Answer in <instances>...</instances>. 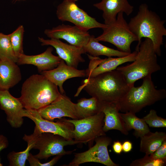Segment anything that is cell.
Here are the masks:
<instances>
[{"label": "cell", "mask_w": 166, "mask_h": 166, "mask_svg": "<svg viewBox=\"0 0 166 166\" xmlns=\"http://www.w3.org/2000/svg\"><path fill=\"white\" fill-rule=\"evenodd\" d=\"M22 116L31 120L41 133L48 132L62 136L68 140L73 139V124L68 119L62 118L56 121H50L42 118L37 110L24 109Z\"/></svg>", "instance_id": "11"}, {"label": "cell", "mask_w": 166, "mask_h": 166, "mask_svg": "<svg viewBox=\"0 0 166 166\" xmlns=\"http://www.w3.org/2000/svg\"><path fill=\"white\" fill-rule=\"evenodd\" d=\"M148 126L153 128H166V119L158 116L156 111L153 109L143 118Z\"/></svg>", "instance_id": "30"}, {"label": "cell", "mask_w": 166, "mask_h": 166, "mask_svg": "<svg viewBox=\"0 0 166 166\" xmlns=\"http://www.w3.org/2000/svg\"><path fill=\"white\" fill-rule=\"evenodd\" d=\"M166 159H155L150 155L145 154L143 158L133 161L130 166H164L166 165Z\"/></svg>", "instance_id": "29"}, {"label": "cell", "mask_w": 166, "mask_h": 166, "mask_svg": "<svg viewBox=\"0 0 166 166\" xmlns=\"http://www.w3.org/2000/svg\"><path fill=\"white\" fill-rule=\"evenodd\" d=\"M105 115L99 112L94 116L79 119H68L74 126L73 139L79 143H88L91 147L95 139L106 135L103 131Z\"/></svg>", "instance_id": "7"}, {"label": "cell", "mask_w": 166, "mask_h": 166, "mask_svg": "<svg viewBox=\"0 0 166 166\" xmlns=\"http://www.w3.org/2000/svg\"><path fill=\"white\" fill-rule=\"evenodd\" d=\"M75 107L78 119L94 116L99 112L98 100L94 97L81 98L75 103Z\"/></svg>", "instance_id": "26"}, {"label": "cell", "mask_w": 166, "mask_h": 166, "mask_svg": "<svg viewBox=\"0 0 166 166\" xmlns=\"http://www.w3.org/2000/svg\"><path fill=\"white\" fill-rule=\"evenodd\" d=\"M78 144V143L73 139L68 140L51 133L42 132L38 137L33 148L39 150V152L34 156L41 160L47 159L52 156L69 154L73 151H66L64 147Z\"/></svg>", "instance_id": "9"}, {"label": "cell", "mask_w": 166, "mask_h": 166, "mask_svg": "<svg viewBox=\"0 0 166 166\" xmlns=\"http://www.w3.org/2000/svg\"><path fill=\"white\" fill-rule=\"evenodd\" d=\"M16 63L0 60V90H9L22 79L20 69Z\"/></svg>", "instance_id": "21"}, {"label": "cell", "mask_w": 166, "mask_h": 166, "mask_svg": "<svg viewBox=\"0 0 166 166\" xmlns=\"http://www.w3.org/2000/svg\"><path fill=\"white\" fill-rule=\"evenodd\" d=\"M142 79L140 86L130 87L126 93L117 102L120 111L136 113L144 108L153 105L166 97L165 89H156L151 76Z\"/></svg>", "instance_id": "5"}, {"label": "cell", "mask_w": 166, "mask_h": 166, "mask_svg": "<svg viewBox=\"0 0 166 166\" xmlns=\"http://www.w3.org/2000/svg\"><path fill=\"white\" fill-rule=\"evenodd\" d=\"M75 0V1L76 2V1H77L78 0Z\"/></svg>", "instance_id": "35"}, {"label": "cell", "mask_w": 166, "mask_h": 166, "mask_svg": "<svg viewBox=\"0 0 166 166\" xmlns=\"http://www.w3.org/2000/svg\"><path fill=\"white\" fill-rule=\"evenodd\" d=\"M128 131L134 130V135L136 138L142 136L150 132V129L144 119L137 117L136 113L131 112L120 113Z\"/></svg>", "instance_id": "24"}, {"label": "cell", "mask_w": 166, "mask_h": 166, "mask_svg": "<svg viewBox=\"0 0 166 166\" xmlns=\"http://www.w3.org/2000/svg\"><path fill=\"white\" fill-rule=\"evenodd\" d=\"M41 73L50 81L58 86L61 94L65 93L63 87L65 81L70 78L84 77L86 75L85 70H79L69 66L61 59L56 68L42 71Z\"/></svg>", "instance_id": "17"}, {"label": "cell", "mask_w": 166, "mask_h": 166, "mask_svg": "<svg viewBox=\"0 0 166 166\" xmlns=\"http://www.w3.org/2000/svg\"><path fill=\"white\" fill-rule=\"evenodd\" d=\"M0 107L6 115V120L13 128H20L23 123L25 109L18 98L13 97L8 90H0Z\"/></svg>", "instance_id": "16"}, {"label": "cell", "mask_w": 166, "mask_h": 166, "mask_svg": "<svg viewBox=\"0 0 166 166\" xmlns=\"http://www.w3.org/2000/svg\"><path fill=\"white\" fill-rule=\"evenodd\" d=\"M58 86L42 74H33L22 84L18 98L24 109L38 110L54 101L61 95Z\"/></svg>", "instance_id": "3"}, {"label": "cell", "mask_w": 166, "mask_h": 166, "mask_svg": "<svg viewBox=\"0 0 166 166\" xmlns=\"http://www.w3.org/2000/svg\"><path fill=\"white\" fill-rule=\"evenodd\" d=\"M98 107L99 112H102L105 115L103 130L105 132L114 129L119 131L125 135L128 134L119 112L117 103L98 101Z\"/></svg>", "instance_id": "18"}, {"label": "cell", "mask_w": 166, "mask_h": 166, "mask_svg": "<svg viewBox=\"0 0 166 166\" xmlns=\"http://www.w3.org/2000/svg\"><path fill=\"white\" fill-rule=\"evenodd\" d=\"M166 140V133L163 132L150 131L140 138V151L145 154L153 153Z\"/></svg>", "instance_id": "25"}, {"label": "cell", "mask_w": 166, "mask_h": 166, "mask_svg": "<svg viewBox=\"0 0 166 166\" xmlns=\"http://www.w3.org/2000/svg\"><path fill=\"white\" fill-rule=\"evenodd\" d=\"M9 141L7 138L2 134H0V152L3 149L7 148L9 146ZM0 158V166H2Z\"/></svg>", "instance_id": "32"}, {"label": "cell", "mask_w": 166, "mask_h": 166, "mask_svg": "<svg viewBox=\"0 0 166 166\" xmlns=\"http://www.w3.org/2000/svg\"><path fill=\"white\" fill-rule=\"evenodd\" d=\"M44 34L50 38L63 39L70 45L80 47L87 44L91 36L88 31L75 25L63 24L46 29Z\"/></svg>", "instance_id": "12"}, {"label": "cell", "mask_w": 166, "mask_h": 166, "mask_svg": "<svg viewBox=\"0 0 166 166\" xmlns=\"http://www.w3.org/2000/svg\"><path fill=\"white\" fill-rule=\"evenodd\" d=\"M165 22L155 12L149 10L146 4H141L137 14L128 23L130 29L138 38L136 50L138 51L142 38H148L152 42L157 55L160 56L164 36L166 35Z\"/></svg>", "instance_id": "2"}, {"label": "cell", "mask_w": 166, "mask_h": 166, "mask_svg": "<svg viewBox=\"0 0 166 166\" xmlns=\"http://www.w3.org/2000/svg\"><path fill=\"white\" fill-rule=\"evenodd\" d=\"M42 133L35 127L33 133L30 135L25 134L23 139L27 143V147L24 150L18 152L13 151L7 156L10 166H25L30 150L33 149L38 136Z\"/></svg>", "instance_id": "22"}, {"label": "cell", "mask_w": 166, "mask_h": 166, "mask_svg": "<svg viewBox=\"0 0 166 166\" xmlns=\"http://www.w3.org/2000/svg\"><path fill=\"white\" fill-rule=\"evenodd\" d=\"M24 33V27L20 25L14 31L8 34L13 49L17 57L18 55L24 53L23 47Z\"/></svg>", "instance_id": "28"}, {"label": "cell", "mask_w": 166, "mask_h": 166, "mask_svg": "<svg viewBox=\"0 0 166 166\" xmlns=\"http://www.w3.org/2000/svg\"><path fill=\"white\" fill-rule=\"evenodd\" d=\"M75 105L65 94H61L52 103L37 110L42 118L49 121H54L64 117L78 119Z\"/></svg>", "instance_id": "13"}, {"label": "cell", "mask_w": 166, "mask_h": 166, "mask_svg": "<svg viewBox=\"0 0 166 166\" xmlns=\"http://www.w3.org/2000/svg\"><path fill=\"white\" fill-rule=\"evenodd\" d=\"M0 60L17 62L18 57L10 43L9 35L0 33Z\"/></svg>", "instance_id": "27"}, {"label": "cell", "mask_w": 166, "mask_h": 166, "mask_svg": "<svg viewBox=\"0 0 166 166\" xmlns=\"http://www.w3.org/2000/svg\"><path fill=\"white\" fill-rule=\"evenodd\" d=\"M38 40L42 45H50L53 47L58 56L69 66L77 69L80 63L85 61L81 56L85 53L83 47L68 44L59 39H46L39 37Z\"/></svg>", "instance_id": "14"}, {"label": "cell", "mask_w": 166, "mask_h": 166, "mask_svg": "<svg viewBox=\"0 0 166 166\" xmlns=\"http://www.w3.org/2000/svg\"><path fill=\"white\" fill-rule=\"evenodd\" d=\"M53 49L49 47L43 53L36 55H28L21 54L18 56L17 63L18 65L29 64L36 66L38 71L53 69L57 66L61 59L52 54Z\"/></svg>", "instance_id": "20"}, {"label": "cell", "mask_w": 166, "mask_h": 166, "mask_svg": "<svg viewBox=\"0 0 166 166\" xmlns=\"http://www.w3.org/2000/svg\"><path fill=\"white\" fill-rule=\"evenodd\" d=\"M123 14L122 12L118 13L115 22L103 28L102 34L96 39L99 42L112 44L119 51L131 53V44L134 42L138 41V38L130 29Z\"/></svg>", "instance_id": "6"}, {"label": "cell", "mask_w": 166, "mask_h": 166, "mask_svg": "<svg viewBox=\"0 0 166 166\" xmlns=\"http://www.w3.org/2000/svg\"><path fill=\"white\" fill-rule=\"evenodd\" d=\"M74 0H63L57 8L56 15L60 20L68 21L86 31L94 28L103 29L108 26L97 21L80 8Z\"/></svg>", "instance_id": "8"}, {"label": "cell", "mask_w": 166, "mask_h": 166, "mask_svg": "<svg viewBox=\"0 0 166 166\" xmlns=\"http://www.w3.org/2000/svg\"><path fill=\"white\" fill-rule=\"evenodd\" d=\"M129 87L122 74L116 69L83 80L74 96L83 89L99 101L117 103Z\"/></svg>", "instance_id": "1"}, {"label": "cell", "mask_w": 166, "mask_h": 166, "mask_svg": "<svg viewBox=\"0 0 166 166\" xmlns=\"http://www.w3.org/2000/svg\"><path fill=\"white\" fill-rule=\"evenodd\" d=\"M150 155L155 159H166V140L153 153Z\"/></svg>", "instance_id": "31"}, {"label": "cell", "mask_w": 166, "mask_h": 166, "mask_svg": "<svg viewBox=\"0 0 166 166\" xmlns=\"http://www.w3.org/2000/svg\"><path fill=\"white\" fill-rule=\"evenodd\" d=\"M157 56L151 41L145 38L139 46L133 62L125 66L117 67L116 69L122 74L129 87L134 85L137 81L151 76L153 73L160 70Z\"/></svg>", "instance_id": "4"}, {"label": "cell", "mask_w": 166, "mask_h": 166, "mask_svg": "<svg viewBox=\"0 0 166 166\" xmlns=\"http://www.w3.org/2000/svg\"><path fill=\"white\" fill-rule=\"evenodd\" d=\"M132 148V143L128 140L125 141L122 144V151L125 153H128L131 151Z\"/></svg>", "instance_id": "34"}, {"label": "cell", "mask_w": 166, "mask_h": 166, "mask_svg": "<svg viewBox=\"0 0 166 166\" xmlns=\"http://www.w3.org/2000/svg\"><path fill=\"white\" fill-rule=\"evenodd\" d=\"M83 48L85 53L93 57L103 55L110 57L126 56L131 53L123 52L104 45L97 40L93 35H91L87 44Z\"/></svg>", "instance_id": "23"}, {"label": "cell", "mask_w": 166, "mask_h": 166, "mask_svg": "<svg viewBox=\"0 0 166 166\" xmlns=\"http://www.w3.org/2000/svg\"><path fill=\"white\" fill-rule=\"evenodd\" d=\"M96 143L87 150L81 152L75 153L73 160L68 166H78L87 162L101 163L107 166H118L111 159L108 151V146L112 142L110 137L105 136L96 138Z\"/></svg>", "instance_id": "10"}, {"label": "cell", "mask_w": 166, "mask_h": 166, "mask_svg": "<svg viewBox=\"0 0 166 166\" xmlns=\"http://www.w3.org/2000/svg\"><path fill=\"white\" fill-rule=\"evenodd\" d=\"M114 152L117 154H120L122 151V144L119 141L114 142L112 145Z\"/></svg>", "instance_id": "33"}, {"label": "cell", "mask_w": 166, "mask_h": 166, "mask_svg": "<svg viewBox=\"0 0 166 166\" xmlns=\"http://www.w3.org/2000/svg\"><path fill=\"white\" fill-rule=\"evenodd\" d=\"M93 5L103 11L104 24L108 26L115 22L119 13L122 12L129 16L134 9L133 6L129 3L128 0H102Z\"/></svg>", "instance_id": "19"}, {"label": "cell", "mask_w": 166, "mask_h": 166, "mask_svg": "<svg viewBox=\"0 0 166 166\" xmlns=\"http://www.w3.org/2000/svg\"><path fill=\"white\" fill-rule=\"evenodd\" d=\"M137 52V51L136 50L126 56L116 58L110 57L104 59L88 54L90 61L88 68L85 70V77H94L116 69L118 66L125 63L133 61Z\"/></svg>", "instance_id": "15"}]
</instances>
